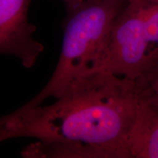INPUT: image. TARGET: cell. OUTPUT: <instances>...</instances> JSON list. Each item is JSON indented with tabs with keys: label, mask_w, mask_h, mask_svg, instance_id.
<instances>
[{
	"label": "cell",
	"mask_w": 158,
	"mask_h": 158,
	"mask_svg": "<svg viewBox=\"0 0 158 158\" xmlns=\"http://www.w3.org/2000/svg\"><path fill=\"white\" fill-rule=\"evenodd\" d=\"M56 99L3 116L0 141L37 138L42 157H130L127 139L140 102L135 81L96 71Z\"/></svg>",
	"instance_id": "6da1fadb"
},
{
	"label": "cell",
	"mask_w": 158,
	"mask_h": 158,
	"mask_svg": "<svg viewBox=\"0 0 158 158\" xmlns=\"http://www.w3.org/2000/svg\"><path fill=\"white\" fill-rule=\"evenodd\" d=\"M127 0H93L68 13L58 63L47 84L23 105L31 108L59 98L73 83L99 71L116 17Z\"/></svg>",
	"instance_id": "7a4b0ae2"
},
{
	"label": "cell",
	"mask_w": 158,
	"mask_h": 158,
	"mask_svg": "<svg viewBox=\"0 0 158 158\" xmlns=\"http://www.w3.org/2000/svg\"><path fill=\"white\" fill-rule=\"evenodd\" d=\"M145 33L143 0H127L116 17L99 71L135 81L153 62Z\"/></svg>",
	"instance_id": "3957f363"
},
{
	"label": "cell",
	"mask_w": 158,
	"mask_h": 158,
	"mask_svg": "<svg viewBox=\"0 0 158 158\" xmlns=\"http://www.w3.org/2000/svg\"><path fill=\"white\" fill-rule=\"evenodd\" d=\"M31 0H0V52L20 60L30 68L43 52V45L33 38L35 27L28 22Z\"/></svg>",
	"instance_id": "277c9868"
},
{
	"label": "cell",
	"mask_w": 158,
	"mask_h": 158,
	"mask_svg": "<svg viewBox=\"0 0 158 158\" xmlns=\"http://www.w3.org/2000/svg\"><path fill=\"white\" fill-rule=\"evenodd\" d=\"M130 157L158 158V109L140 100L127 139Z\"/></svg>",
	"instance_id": "5b68a950"
},
{
	"label": "cell",
	"mask_w": 158,
	"mask_h": 158,
	"mask_svg": "<svg viewBox=\"0 0 158 158\" xmlns=\"http://www.w3.org/2000/svg\"><path fill=\"white\" fill-rule=\"evenodd\" d=\"M135 83L140 100L158 109V56Z\"/></svg>",
	"instance_id": "8992f818"
},
{
	"label": "cell",
	"mask_w": 158,
	"mask_h": 158,
	"mask_svg": "<svg viewBox=\"0 0 158 158\" xmlns=\"http://www.w3.org/2000/svg\"><path fill=\"white\" fill-rule=\"evenodd\" d=\"M62 1L66 5L68 12L70 13V12L81 7V6L91 1H93V0H62Z\"/></svg>",
	"instance_id": "52a82bcc"
}]
</instances>
